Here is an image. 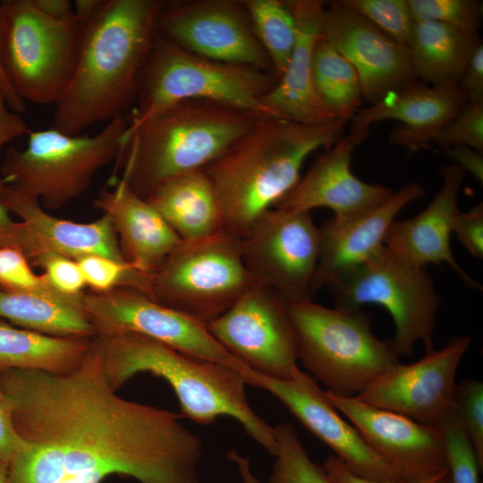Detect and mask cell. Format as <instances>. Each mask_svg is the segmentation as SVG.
Returning a JSON list of instances; mask_svg holds the SVG:
<instances>
[{"mask_svg":"<svg viewBox=\"0 0 483 483\" xmlns=\"http://www.w3.org/2000/svg\"><path fill=\"white\" fill-rule=\"evenodd\" d=\"M0 386L27 445L8 465L13 483H200L199 436L171 411L119 396L94 338L73 370L3 369Z\"/></svg>","mask_w":483,"mask_h":483,"instance_id":"cell-1","label":"cell"},{"mask_svg":"<svg viewBox=\"0 0 483 483\" xmlns=\"http://www.w3.org/2000/svg\"><path fill=\"white\" fill-rule=\"evenodd\" d=\"M165 4L158 0H100L81 25L77 64L55 105L52 128L79 135L96 123L125 114Z\"/></svg>","mask_w":483,"mask_h":483,"instance_id":"cell-2","label":"cell"},{"mask_svg":"<svg viewBox=\"0 0 483 483\" xmlns=\"http://www.w3.org/2000/svg\"><path fill=\"white\" fill-rule=\"evenodd\" d=\"M345 123L265 117L231 143L202 169L220 207L224 230L241 237L294 187L309 156L343 136Z\"/></svg>","mask_w":483,"mask_h":483,"instance_id":"cell-3","label":"cell"},{"mask_svg":"<svg viewBox=\"0 0 483 483\" xmlns=\"http://www.w3.org/2000/svg\"><path fill=\"white\" fill-rule=\"evenodd\" d=\"M94 340L114 390L139 373L163 378L175 394L184 417L201 425L231 417L257 444L275 455V428L251 408L247 384L238 371L139 334L95 336Z\"/></svg>","mask_w":483,"mask_h":483,"instance_id":"cell-4","label":"cell"},{"mask_svg":"<svg viewBox=\"0 0 483 483\" xmlns=\"http://www.w3.org/2000/svg\"><path fill=\"white\" fill-rule=\"evenodd\" d=\"M261 117L208 100H184L128 127L115 172L147 199L169 180L202 170Z\"/></svg>","mask_w":483,"mask_h":483,"instance_id":"cell-5","label":"cell"},{"mask_svg":"<svg viewBox=\"0 0 483 483\" xmlns=\"http://www.w3.org/2000/svg\"><path fill=\"white\" fill-rule=\"evenodd\" d=\"M277 82L273 72L202 57L157 30L140 76L128 127L184 100H208L272 117L262 99Z\"/></svg>","mask_w":483,"mask_h":483,"instance_id":"cell-6","label":"cell"},{"mask_svg":"<svg viewBox=\"0 0 483 483\" xmlns=\"http://www.w3.org/2000/svg\"><path fill=\"white\" fill-rule=\"evenodd\" d=\"M288 308L298 360L326 392L358 395L400 362L393 341L375 336L369 317L360 309L328 308L313 300L288 303Z\"/></svg>","mask_w":483,"mask_h":483,"instance_id":"cell-7","label":"cell"},{"mask_svg":"<svg viewBox=\"0 0 483 483\" xmlns=\"http://www.w3.org/2000/svg\"><path fill=\"white\" fill-rule=\"evenodd\" d=\"M128 124L121 114L92 136L30 130L24 149L11 147L5 152L0 167L4 183L37 197L47 210L59 209L80 197L96 174L116 160Z\"/></svg>","mask_w":483,"mask_h":483,"instance_id":"cell-8","label":"cell"},{"mask_svg":"<svg viewBox=\"0 0 483 483\" xmlns=\"http://www.w3.org/2000/svg\"><path fill=\"white\" fill-rule=\"evenodd\" d=\"M1 10L0 57L10 86L24 102L55 105L75 70L80 21L47 13L38 0H4Z\"/></svg>","mask_w":483,"mask_h":483,"instance_id":"cell-9","label":"cell"},{"mask_svg":"<svg viewBox=\"0 0 483 483\" xmlns=\"http://www.w3.org/2000/svg\"><path fill=\"white\" fill-rule=\"evenodd\" d=\"M256 284L244 265L240 238L222 230L181 241L149 275V297L207 325Z\"/></svg>","mask_w":483,"mask_h":483,"instance_id":"cell-10","label":"cell"},{"mask_svg":"<svg viewBox=\"0 0 483 483\" xmlns=\"http://www.w3.org/2000/svg\"><path fill=\"white\" fill-rule=\"evenodd\" d=\"M335 308H385L394 323L392 340L399 355H410L418 343L434 350L433 334L441 298L425 267L411 265L382 245L364 262L328 286Z\"/></svg>","mask_w":483,"mask_h":483,"instance_id":"cell-11","label":"cell"},{"mask_svg":"<svg viewBox=\"0 0 483 483\" xmlns=\"http://www.w3.org/2000/svg\"><path fill=\"white\" fill-rule=\"evenodd\" d=\"M243 378L246 384L274 395L308 430L333 450L352 472L361 478L412 483L442 471L404 466L377 453L358 429L339 415L317 381L300 369L288 380L270 378L251 369Z\"/></svg>","mask_w":483,"mask_h":483,"instance_id":"cell-12","label":"cell"},{"mask_svg":"<svg viewBox=\"0 0 483 483\" xmlns=\"http://www.w3.org/2000/svg\"><path fill=\"white\" fill-rule=\"evenodd\" d=\"M239 238L244 265L258 284L287 303L313 300L320 232L310 212L272 208Z\"/></svg>","mask_w":483,"mask_h":483,"instance_id":"cell-13","label":"cell"},{"mask_svg":"<svg viewBox=\"0 0 483 483\" xmlns=\"http://www.w3.org/2000/svg\"><path fill=\"white\" fill-rule=\"evenodd\" d=\"M82 305L96 336L139 334L183 353L229 367L242 376L250 369L213 337L206 324L137 290L118 287L105 292H84Z\"/></svg>","mask_w":483,"mask_h":483,"instance_id":"cell-14","label":"cell"},{"mask_svg":"<svg viewBox=\"0 0 483 483\" xmlns=\"http://www.w3.org/2000/svg\"><path fill=\"white\" fill-rule=\"evenodd\" d=\"M207 326L227 352L262 376L288 380L300 369L288 303L265 286L250 288Z\"/></svg>","mask_w":483,"mask_h":483,"instance_id":"cell-15","label":"cell"},{"mask_svg":"<svg viewBox=\"0 0 483 483\" xmlns=\"http://www.w3.org/2000/svg\"><path fill=\"white\" fill-rule=\"evenodd\" d=\"M157 30L202 57L274 72L243 1L165 4L157 20Z\"/></svg>","mask_w":483,"mask_h":483,"instance_id":"cell-16","label":"cell"},{"mask_svg":"<svg viewBox=\"0 0 483 483\" xmlns=\"http://www.w3.org/2000/svg\"><path fill=\"white\" fill-rule=\"evenodd\" d=\"M470 344L469 335L453 336L413 363L394 365L356 397L438 428L453 413L457 369Z\"/></svg>","mask_w":483,"mask_h":483,"instance_id":"cell-17","label":"cell"},{"mask_svg":"<svg viewBox=\"0 0 483 483\" xmlns=\"http://www.w3.org/2000/svg\"><path fill=\"white\" fill-rule=\"evenodd\" d=\"M321 34L352 64L369 105L418 80L408 47L381 32L344 0L325 5Z\"/></svg>","mask_w":483,"mask_h":483,"instance_id":"cell-18","label":"cell"},{"mask_svg":"<svg viewBox=\"0 0 483 483\" xmlns=\"http://www.w3.org/2000/svg\"><path fill=\"white\" fill-rule=\"evenodd\" d=\"M367 135L350 131L318 157L307 173L275 206L288 212L327 208L335 217H350L386 201L394 191L359 179L352 171V153Z\"/></svg>","mask_w":483,"mask_h":483,"instance_id":"cell-19","label":"cell"},{"mask_svg":"<svg viewBox=\"0 0 483 483\" xmlns=\"http://www.w3.org/2000/svg\"><path fill=\"white\" fill-rule=\"evenodd\" d=\"M465 102L457 84L432 86L415 80L360 108L351 120L350 131L368 136L373 123L395 120L398 123L389 133V141L418 152L430 148Z\"/></svg>","mask_w":483,"mask_h":483,"instance_id":"cell-20","label":"cell"},{"mask_svg":"<svg viewBox=\"0 0 483 483\" xmlns=\"http://www.w3.org/2000/svg\"><path fill=\"white\" fill-rule=\"evenodd\" d=\"M441 186L429 204L411 218L394 220L384 245L403 261L419 267L446 263L464 284L475 290L481 284L469 275L455 260L450 238L458 214V195L466 173L454 164L440 168Z\"/></svg>","mask_w":483,"mask_h":483,"instance_id":"cell-21","label":"cell"},{"mask_svg":"<svg viewBox=\"0 0 483 483\" xmlns=\"http://www.w3.org/2000/svg\"><path fill=\"white\" fill-rule=\"evenodd\" d=\"M425 189L416 182L403 185L380 206L350 217L333 216L321 226L314 293L328 287L372 256L382 245L396 216L420 199Z\"/></svg>","mask_w":483,"mask_h":483,"instance_id":"cell-22","label":"cell"},{"mask_svg":"<svg viewBox=\"0 0 483 483\" xmlns=\"http://www.w3.org/2000/svg\"><path fill=\"white\" fill-rule=\"evenodd\" d=\"M0 200L24 225L28 242L25 256L31 266L47 253L75 260L87 255H100L125 261L116 233L106 216L89 223L63 219L47 212L37 197L7 184L0 190Z\"/></svg>","mask_w":483,"mask_h":483,"instance_id":"cell-23","label":"cell"},{"mask_svg":"<svg viewBox=\"0 0 483 483\" xmlns=\"http://www.w3.org/2000/svg\"><path fill=\"white\" fill-rule=\"evenodd\" d=\"M325 394L369 446L383 457L409 467L447 469L445 439L438 428L372 406L356 396H342L326 391Z\"/></svg>","mask_w":483,"mask_h":483,"instance_id":"cell-24","label":"cell"},{"mask_svg":"<svg viewBox=\"0 0 483 483\" xmlns=\"http://www.w3.org/2000/svg\"><path fill=\"white\" fill-rule=\"evenodd\" d=\"M102 189L93 204L116 233L123 259L135 270L150 275L179 245L181 239L158 211L115 179Z\"/></svg>","mask_w":483,"mask_h":483,"instance_id":"cell-25","label":"cell"},{"mask_svg":"<svg viewBox=\"0 0 483 483\" xmlns=\"http://www.w3.org/2000/svg\"><path fill=\"white\" fill-rule=\"evenodd\" d=\"M296 22V41L284 72L262 99L272 117L301 123H319L335 119L314 88L311 62L321 33L325 2L288 1Z\"/></svg>","mask_w":483,"mask_h":483,"instance_id":"cell-26","label":"cell"},{"mask_svg":"<svg viewBox=\"0 0 483 483\" xmlns=\"http://www.w3.org/2000/svg\"><path fill=\"white\" fill-rule=\"evenodd\" d=\"M146 199L182 241L204 238L224 230L216 194L202 170L169 180Z\"/></svg>","mask_w":483,"mask_h":483,"instance_id":"cell-27","label":"cell"},{"mask_svg":"<svg viewBox=\"0 0 483 483\" xmlns=\"http://www.w3.org/2000/svg\"><path fill=\"white\" fill-rule=\"evenodd\" d=\"M481 44L477 30L416 21L408 44L415 77L432 86L458 84Z\"/></svg>","mask_w":483,"mask_h":483,"instance_id":"cell-28","label":"cell"},{"mask_svg":"<svg viewBox=\"0 0 483 483\" xmlns=\"http://www.w3.org/2000/svg\"><path fill=\"white\" fill-rule=\"evenodd\" d=\"M82 297L8 292L0 289V318L50 336L94 338L95 328L83 309Z\"/></svg>","mask_w":483,"mask_h":483,"instance_id":"cell-29","label":"cell"},{"mask_svg":"<svg viewBox=\"0 0 483 483\" xmlns=\"http://www.w3.org/2000/svg\"><path fill=\"white\" fill-rule=\"evenodd\" d=\"M92 339L50 336L18 327L0 318V370L68 373L81 362Z\"/></svg>","mask_w":483,"mask_h":483,"instance_id":"cell-30","label":"cell"},{"mask_svg":"<svg viewBox=\"0 0 483 483\" xmlns=\"http://www.w3.org/2000/svg\"><path fill=\"white\" fill-rule=\"evenodd\" d=\"M311 71L317 94L332 115L345 123L352 120L364 100L358 73L321 33L313 49Z\"/></svg>","mask_w":483,"mask_h":483,"instance_id":"cell-31","label":"cell"},{"mask_svg":"<svg viewBox=\"0 0 483 483\" xmlns=\"http://www.w3.org/2000/svg\"><path fill=\"white\" fill-rule=\"evenodd\" d=\"M254 32L279 79L296 41V22L288 1L245 0Z\"/></svg>","mask_w":483,"mask_h":483,"instance_id":"cell-32","label":"cell"},{"mask_svg":"<svg viewBox=\"0 0 483 483\" xmlns=\"http://www.w3.org/2000/svg\"><path fill=\"white\" fill-rule=\"evenodd\" d=\"M274 428L276 453L270 483H334L323 467L309 458L290 423L282 422Z\"/></svg>","mask_w":483,"mask_h":483,"instance_id":"cell-33","label":"cell"},{"mask_svg":"<svg viewBox=\"0 0 483 483\" xmlns=\"http://www.w3.org/2000/svg\"><path fill=\"white\" fill-rule=\"evenodd\" d=\"M76 261L81 269L86 286L91 292H105L118 287H127L149 297V275L135 270L125 261L100 255L83 256Z\"/></svg>","mask_w":483,"mask_h":483,"instance_id":"cell-34","label":"cell"},{"mask_svg":"<svg viewBox=\"0 0 483 483\" xmlns=\"http://www.w3.org/2000/svg\"><path fill=\"white\" fill-rule=\"evenodd\" d=\"M381 32L408 47L415 19L408 0H344Z\"/></svg>","mask_w":483,"mask_h":483,"instance_id":"cell-35","label":"cell"},{"mask_svg":"<svg viewBox=\"0 0 483 483\" xmlns=\"http://www.w3.org/2000/svg\"><path fill=\"white\" fill-rule=\"evenodd\" d=\"M453 415L483 468V383L464 378L456 384Z\"/></svg>","mask_w":483,"mask_h":483,"instance_id":"cell-36","label":"cell"},{"mask_svg":"<svg viewBox=\"0 0 483 483\" xmlns=\"http://www.w3.org/2000/svg\"><path fill=\"white\" fill-rule=\"evenodd\" d=\"M26 256L18 249H0V289L8 292L41 293L71 297L55 291L43 275L36 274Z\"/></svg>","mask_w":483,"mask_h":483,"instance_id":"cell-37","label":"cell"},{"mask_svg":"<svg viewBox=\"0 0 483 483\" xmlns=\"http://www.w3.org/2000/svg\"><path fill=\"white\" fill-rule=\"evenodd\" d=\"M408 4L415 21L477 30L481 25L482 7L477 0H408Z\"/></svg>","mask_w":483,"mask_h":483,"instance_id":"cell-38","label":"cell"},{"mask_svg":"<svg viewBox=\"0 0 483 483\" xmlns=\"http://www.w3.org/2000/svg\"><path fill=\"white\" fill-rule=\"evenodd\" d=\"M445 444L450 483H480L477 456L453 413L438 427Z\"/></svg>","mask_w":483,"mask_h":483,"instance_id":"cell-39","label":"cell"},{"mask_svg":"<svg viewBox=\"0 0 483 483\" xmlns=\"http://www.w3.org/2000/svg\"><path fill=\"white\" fill-rule=\"evenodd\" d=\"M433 143L443 149L466 146L483 153V104L465 102L442 127Z\"/></svg>","mask_w":483,"mask_h":483,"instance_id":"cell-40","label":"cell"},{"mask_svg":"<svg viewBox=\"0 0 483 483\" xmlns=\"http://www.w3.org/2000/svg\"><path fill=\"white\" fill-rule=\"evenodd\" d=\"M33 266L43 269L42 275L55 291L71 297L84 294L86 283L75 259L56 253H47L41 256Z\"/></svg>","mask_w":483,"mask_h":483,"instance_id":"cell-41","label":"cell"},{"mask_svg":"<svg viewBox=\"0 0 483 483\" xmlns=\"http://www.w3.org/2000/svg\"><path fill=\"white\" fill-rule=\"evenodd\" d=\"M453 233L468 252L477 258L483 257V205L479 203L468 212L459 211L453 222Z\"/></svg>","mask_w":483,"mask_h":483,"instance_id":"cell-42","label":"cell"},{"mask_svg":"<svg viewBox=\"0 0 483 483\" xmlns=\"http://www.w3.org/2000/svg\"><path fill=\"white\" fill-rule=\"evenodd\" d=\"M26 446L15 428L11 402L0 386V462L8 466Z\"/></svg>","mask_w":483,"mask_h":483,"instance_id":"cell-43","label":"cell"},{"mask_svg":"<svg viewBox=\"0 0 483 483\" xmlns=\"http://www.w3.org/2000/svg\"><path fill=\"white\" fill-rule=\"evenodd\" d=\"M457 85L466 102L483 104L482 44L474 51Z\"/></svg>","mask_w":483,"mask_h":483,"instance_id":"cell-44","label":"cell"},{"mask_svg":"<svg viewBox=\"0 0 483 483\" xmlns=\"http://www.w3.org/2000/svg\"><path fill=\"white\" fill-rule=\"evenodd\" d=\"M322 467L334 483H392L361 478L352 472L335 455L327 457ZM446 472L447 469L412 483H436Z\"/></svg>","mask_w":483,"mask_h":483,"instance_id":"cell-45","label":"cell"},{"mask_svg":"<svg viewBox=\"0 0 483 483\" xmlns=\"http://www.w3.org/2000/svg\"><path fill=\"white\" fill-rule=\"evenodd\" d=\"M29 131L22 117L10 108L6 97L0 88V150L4 144L15 138L28 134ZM4 184L0 174V190Z\"/></svg>","mask_w":483,"mask_h":483,"instance_id":"cell-46","label":"cell"},{"mask_svg":"<svg viewBox=\"0 0 483 483\" xmlns=\"http://www.w3.org/2000/svg\"><path fill=\"white\" fill-rule=\"evenodd\" d=\"M12 247L27 251V233L21 221H14L10 211L0 200V249Z\"/></svg>","mask_w":483,"mask_h":483,"instance_id":"cell-47","label":"cell"},{"mask_svg":"<svg viewBox=\"0 0 483 483\" xmlns=\"http://www.w3.org/2000/svg\"><path fill=\"white\" fill-rule=\"evenodd\" d=\"M445 150L454 165L483 182V153L466 146H453Z\"/></svg>","mask_w":483,"mask_h":483,"instance_id":"cell-48","label":"cell"},{"mask_svg":"<svg viewBox=\"0 0 483 483\" xmlns=\"http://www.w3.org/2000/svg\"><path fill=\"white\" fill-rule=\"evenodd\" d=\"M1 24H2V10H1V1H0V45H1ZM0 88L2 89L7 103L10 106V108L16 112V113H21L25 110V102L22 101L13 90L12 87L10 86L7 78L5 76V73L4 72L2 64H1V57H0Z\"/></svg>","mask_w":483,"mask_h":483,"instance_id":"cell-49","label":"cell"},{"mask_svg":"<svg viewBox=\"0 0 483 483\" xmlns=\"http://www.w3.org/2000/svg\"><path fill=\"white\" fill-rule=\"evenodd\" d=\"M39 5L49 14L58 18L74 16L73 7L66 0H38Z\"/></svg>","mask_w":483,"mask_h":483,"instance_id":"cell-50","label":"cell"},{"mask_svg":"<svg viewBox=\"0 0 483 483\" xmlns=\"http://www.w3.org/2000/svg\"><path fill=\"white\" fill-rule=\"evenodd\" d=\"M227 457L235 463L242 483H259L253 474L250 460L235 451L227 453Z\"/></svg>","mask_w":483,"mask_h":483,"instance_id":"cell-51","label":"cell"},{"mask_svg":"<svg viewBox=\"0 0 483 483\" xmlns=\"http://www.w3.org/2000/svg\"><path fill=\"white\" fill-rule=\"evenodd\" d=\"M0 483H13L9 475L8 466L0 462Z\"/></svg>","mask_w":483,"mask_h":483,"instance_id":"cell-52","label":"cell"},{"mask_svg":"<svg viewBox=\"0 0 483 483\" xmlns=\"http://www.w3.org/2000/svg\"><path fill=\"white\" fill-rule=\"evenodd\" d=\"M436 483H450L448 470Z\"/></svg>","mask_w":483,"mask_h":483,"instance_id":"cell-53","label":"cell"}]
</instances>
